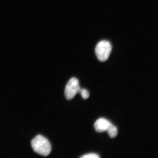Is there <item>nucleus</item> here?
Listing matches in <instances>:
<instances>
[{
    "instance_id": "1",
    "label": "nucleus",
    "mask_w": 158,
    "mask_h": 158,
    "mask_svg": "<svg viewBox=\"0 0 158 158\" xmlns=\"http://www.w3.org/2000/svg\"><path fill=\"white\" fill-rule=\"evenodd\" d=\"M31 145L35 152L44 156L49 155L52 150L49 141L41 135H38L32 140Z\"/></svg>"
},
{
    "instance_id": "2",
    "label": "nucleus",
    "mask_w": 158,
    "mask_h": 158,
    "mask_svg": "<svg viewBox=\"0 0 158 158\" xmlns=\"http://www.w3.org/2000/svg\"><path fill=\"white\" fill-rule=\"evenodd\" d=\"M112 45L109 41L102 40L98 44L95 48V53L98 59L101 62L106 61L112 51Z\"/></svg>"
},
{
    "instance_id": "3",
    "label": "nucleus",
    "mask_w": 158,
    "mask_h": 158,
    "mask_svg": "<svg viewBox=\"0 0 158 158\" xmlns=\"http://www.w3.org/2000/svg\"><path fill=\"white\" fill-rule=\"evenodd\" d=\"M81 89L78 80L76 78H72L69 80L65 87V98L68 100L72 99L77 93H79Z\"/></svg>"
},
{
    "instance_id": "4",
    "label": "nucleus",
    "mask_w": 158,
    "mask_h": 158,
    "mask_svg": "<svg viewBox=\"0 0 158 158\" xmlns=\"http://www.w3.org/2000/svg\"><path fill=\"white\" fill-rule=\"evenodd\" d=\"M110 123H111L106 118H99L94 123V129L98 132H103L106 131Z\"/></svg>"
},
{
    "instance_id": "5",
    "label": "nucleus",
    "mask_w": 158,
    "mask_h": 158,
    "mask_svg": "<svg viewBox=\"0 0 158 158\" xmlns=\"http://www.w3.org/2000/svg\"><path fill=\"white\" fill-rule=\"evenodd\" d=\"M106 131L108 133V135L111 138H114L118 134V130L117 127L113 125L112 123H110V125L108 127Z\"/></svg>"
},
{
    "instance_id": "6",
    "label": "nucleus",
    "mask_w": 158,
    "mask_h": 158,
    "mask_svg": "<svg viewBox=\"0 0 158 158\" xmlns=\"http://www.w3.org/2000/svg\"><path fill=\"white\" fill-rule=\"evenodd\" d=\"M79 93H81L82 97L84 99H87L89 97V93L87 90L85 89H81Z\"/></svg>"
},
{
    "instance_id": "7",
    "label": "nucleus",
    "mask_w": 158,
    "mask_h": 158,
    "mask_svg": "<svg viewBox=\"0 0 158 158\" xmlns=\"http://www.w3.org/2000/svg\"><path fill=\"white\" fill-rule=\"evenodd\" d=\"M99 156L95 153H90L86 154L85 155L82 156L80 158H99Z\"/></svg>"
}]
</instances>
